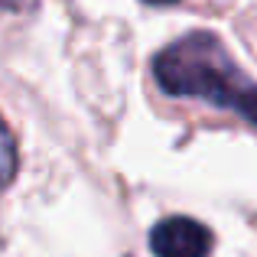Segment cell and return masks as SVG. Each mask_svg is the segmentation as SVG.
I'll use <instances>...</instances> for the list:
<instances>
[{
  "label": "cell",
  "instance_id": "2",
  "mask_svg": "<svg viewBox=\"0 0 257 257\" xmlns=\"http://www.w3.org/2000/svg\"><path fill=\"white\" fill-rule=\"evenodd\" d=\"M212 231L202 221L173 215L150 231V247L157 257H208L212 254Z\"/></svg>",
  "mask_w": 257,
  "mask_h": 257
},
{
  "label": "cell",
  "instance_id": "5",
  "mask_svg": "<svg viewBox=\"0 0 257 257\" xmlns=\"http://www.w3.org/2000/svg\"><path fill=\"white\" fill-rule=\"evenodd\" d=\"M150 4H176V0H150Z\"/></svg>",
  "mask_w": 257,
  "mask_h": 257
},
{
  "label": "cell",
  "instance_id": "4",
  "mask_svg": "<svg viewBox=\"0 0 257 257\" xmlns=\"http://www.w3.org/2000/svg\"><path fill=\"white\" fill-rule=\"evenodd\" d=\"M0 7H4V10H10V13H26V10H33V7H36V0H0Z\"/></svg>",
  "mask_w": 257,
  "mask_h": 257
},
{
  "label": "cell",
  "instance_id": "1",
  "mask_svg": "<svg viewBox=\"0 0 257 257\" xmlns=\"http://www.w3.org/2000/svg\"><path fill=\"white\" fill-rule=\"evenodd\" d=\"M153 75L166 94L208 101L257 127V82L212 33H189L166 46L153 62Z\"/></svg>",
  "mask_w": 257,
  "mask_h": 257
},
{
  "label": "cell",
  "instance_id": "3",
  "mask_svg": "<svg viewBox=\"0 0 257 257\" xmlns=\"http://www.w3.org/2000/svg\"><path fill=\"white\" fill-rule=\"evenodd\" d=\"M13 173H17V144H13L10 127L0 120V189L13 179Z\"/></svg>",
  "mask_w": 257,
  "mask_h": 257
}]
</instances>
